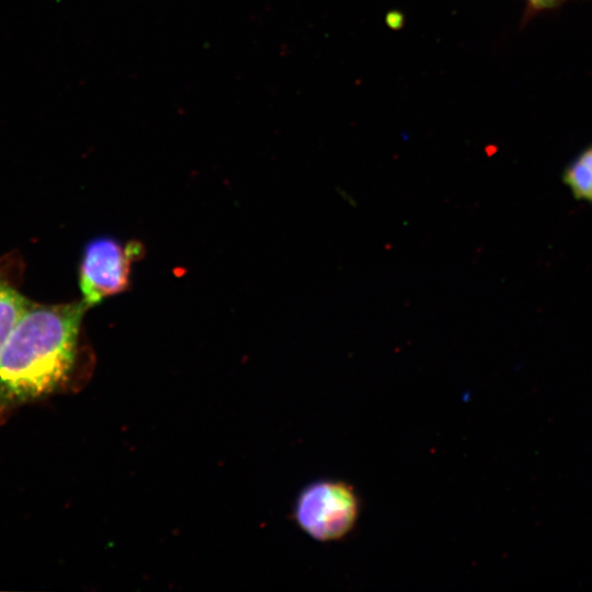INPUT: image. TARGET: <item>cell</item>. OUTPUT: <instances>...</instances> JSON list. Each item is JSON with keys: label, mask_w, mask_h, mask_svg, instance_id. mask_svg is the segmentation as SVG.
Listing matches in <instances>:
<instances>
[{"label": "cell", "mask_w": 592, "mask_h": 592, "mask_svg": "<svg viewBox=\"0 0 592 592\" xmlns=\"http://www.w3.org/2000/svg\"><path fill=\"white\" fill-rule=\"evenodd\" d=\"M88 308L82 300L29 305L0 351V417L68 382Z\"/></svg>", "instance_id": "6da1fadb"}, {"label": "cell", "mask_w": 592, "mask_h": 592, "mask_svg": "<svg viewBox=\"0 0 592 592\" xmlns=\"http://www.w3.org/2000/svg\"><path fill=\"white\" fill-rule=\"evenodd\" d=\"M568 0H526L527 14L540 12L543 10L556 8Z\"/></svg>", "instance_id": "8992f818"}, {"label": "cell", "mask_w": 592, "mask_h": 592, "mask_svg": "<svg viewBox=\"0 0 592 592\" xmlns=\"http://www.w3.org/2000/svg\"><path fill=\"white\" fill-rule=\"evenodd\" d=\"M30 304L19 291L13 275L0 266V351Z\"/></svg>", "instance_id": "277c9868"}, {"label": "cell", "mask_w": 592, "mask_h": 592, "mask_svg": "<svg viewBox=\"0 0 592 592\" xmlns=\"http://www.w3.org/2000/svg\"><path fill=\"white\" fill-rule=\"evenodd\" d=\"M562 180L576 198L592 204V146L567 166Z\"/></svg>", "instance_id": "5b68a950"}, {"label": "cell", "mask_w": 592, "mask_h": 592, "mask_svg": "<svg viewBox=\"0 0 592 592\" xmlns=\"http://www.w3.org/2000/svg\"><path fill=\"white\" fill-rule=\"evenodd\" d=\"M143 255L144 247L138 241L121 242L112 237L89 241L79 266L82 301L90 308L124 292L129 285L132 264Z\"/></svg>", "instance_id": "3957f363"}, {"label": "cell", "mask_w": 592, "mask_h": 592, "mask_svg": "<svg viewBox=\"0 0 592 592\" xmlns=\"http://www.w3.org/2000/svg\"><path fill=\"white\" fill-rule=\"evenodd\" d=\"M360 499L354 488L340 480H317L299 493L294 508L298 526L312 539L333 542L355 526Z\"/></svg>", "instance_id": "7a4b0ae2"}]
</instances>
